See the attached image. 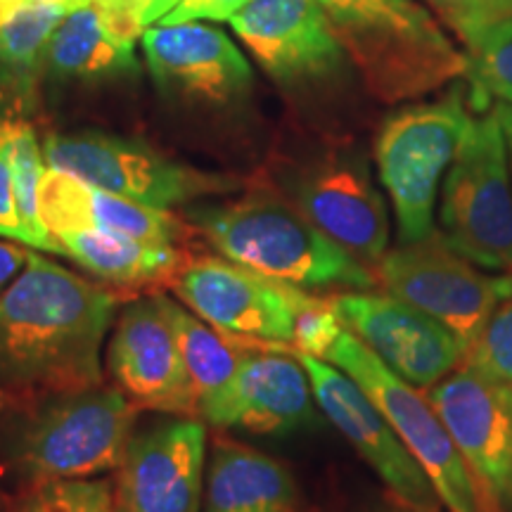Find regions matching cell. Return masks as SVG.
<instances>
[{
	"instance_id": "6da1fadb",
	"label": "cell",
	"mask_w": 512,
	"mask_h": 512,
	"mask_svg": "<svg viewBox=\"0 0 512 512\" xmlns=\"http://www.w3.org/2000/svg\"><path fill=\"white\" fill-rule=\"evenodd\" d=\"M117 313L110 290L31 252L0 294V387L55 396L102 384V347Z\"/></svg>"
},
{
	"instance_id": "7a4b0ae2",
	"label": "cell",
	"mask_w": 512,
	"mask_h": 512,
	"mask_svg": "<svg viewBox=\"0 0 512 512\" xmlns=\"http://www.w3.org/2000/svg\"><path fill=\"white\" fill-rule=\"evenodd\" d=\"M188 223L221 256L306 292H366L370 268L323 235L287 195L259 188L188 209Z\"/></svg>"
},
{
	"instance_id": "3957f363",
	"label": "cell",
	"mask_w": 512,
	"mask_h": 512,
	"mask_svg": "<svg viewBox=\"0 0 512 512\" xmlns=\"http://www.w3.org/2000/svg\"><path fill=\"white\" fill-rule=\"evenodd\" d=\"M377 100L406 102L465 76L467 60L420 0H318Z\"/></svg>"
},
{
	"instance_id": "277c9868",
	"label": "cell",
	"mask_w": 512,
	"mask_h": 512,
	"mask_svg": "<svg viewBox=\"0 0 512 512\" xmlns=\"http://www.w3.org/2000/svg\"><path fill=\"white\" fill-rule=\"evenodd\" d=\"M465 86L394 112L375 140V164L396 219L399 245L434 233L439 185L475 121Z\"/></svg>"
},
{
	"instance_id": "5b68a950",
	"label": "cell",
	"mask_w": 512,
	"mask_h": 512,
	"mask_svg": "<svg viewBox=\"0 0 512 512\" xmlns=\"http://www.w3.org/2000/svg\"><path fill=\"white\" fill-rule=\"evenodd\" d=\"M136 420L138 406L119 387L46 396L19 432L15 465L31 482L102 477L124 460Z\"/></svg>"
},
{
	"instance_id": "8992f818",
	"label": "cell",
	"mask_w": 512,
	"mask_h": 512,
	"mask_svg": "<svg viewBox=\"0 0 512 512\" xmlns=\"http://www.w3.org/2000/svg\"><path fill=\"white\" fill-rule=\"evenodd\" d=\"M441 235L484 271L512 273V164L496 112L472 121L441 185Z\"/></svg>"
},
{
	"instance_id": "52a82bcc",
	"label": "cell",
	"mask_w": 512,
	"mask_h": 512,
	"mask_svg": "<svg viewBox=\"0 0 512 512\" xmlns=\"http://www.w3.org/2000/svg\"><path fill=\"white\" fill-rule=\"evenodd\" d=\"M43 155L50 169L164 211L242 188V178L195 169L138 140L100 131L53 133L43 140Z\"/></svg>"
},
{
	"instance_id": "ba28073f",
	"label": "cell",
	"mask_w": 512,
	"mask_h": 512,
	"mask_svg": "<svg viewBox=\"0 0 512 512\" xmlns=\"http://www.w3.org/2000/svg\"><path fill=\"white\" fill-rule=\"evenodd\" d=\"M325 361L344 370L375 401L427 472L446 512H484L475 479L427 394L384 366L347 328L325 354Z\"/></svg>"
},
{
	"instance_id": "9c48e42d",
	"label": "cell",
	"mask_w": 512,
	"mask_h": 512,
	"mask_svg": "<svg viewBox=\"0 0 512 512\" xmlns=\"http://www.w3.org/2000/svg\"><path fill=\"white\" fill-rule=\"evenodd\" d=\"M377 285L425 311L470 351L498 306L512 297V275H491L448 245L441 230L389 249L375 266Z\"/></svg>"
},
{
	"instance_id": "30bf717a",
	"label": "cell",
	"mask_w": 512,
	"mask_h": 512,
	"mask_svg": "<svg viewBox=\"0 0 512 512\" xmlns=\"http://www.w3.org/2000/svg\"><path fill=\"white\" fill-rule=\"evenodd\" d=\"M171 290L216 330L256 347L283 349H292L299 313L316 297L226 256H202L181 266Z\"/></svg>"
},
{
	"instance_id": "8fae6325",
	"label": "cell",
	"mask_w": 512,
	"mask_h": 512,
	"mask_svg": "<svg viewBox=\"0 0 512 512\" xmlns=\"http://www.w3.org/2000/svg\"><path fill=\"white\" fill-rule=\"evenodd\" d=\"M425 394L475 479L484 512H512V384L465 366Z\"/></svg>"
},
{
	"instance_id": "7c38bea8",
	"label": "cell",
	"mask_w": 512,
	"mask_h": 512,
	"mask_svg": "<svg viewBox=\"0 0 512 512\" xmlns=\"http://www.w3.org/2000/svg\"><path fill=\"white\" fill-rule=\"evenodd\" d=\"M207 422L169 415L136 430L114 477V512H202Z\"/></svg>"
},
{
	"instance_id": "4fadbf2b",
	"label": "cell",
	"mask_w": 512,
	"mask_h": 512,
	"mask_svg": "<svg viewBox=\"0 0 512 512\" xmlns=\"http://www.w3.org/2000/svg\"><path fill=\"white\" fill-rule=\"evenodd\" d=\"M297 356L309 373L318 411L382 479L389 496L415 512H444L427 472L399 439L375 401L344 370L332 366L325 358Z\"/></svg>"
},
{
	"instance_id": "5bb4252c",
	"label": "cell",
	"mask_w": 512,
	"mask_h": 512,
	"mask_svg": "<svg viewBox=\"0 0 512 512\" xmlns=\"http://www.w3.org/2000/svg\"><path fill=\"white\" fill-rule=\"evenodd\" d=\"M330 299L344 328L413 387L430 389L465 366L467 347L451 330L392 294L339 292Z\"/></svg>"
},
{
	"instance_id": "9a60e30c",
	"label": "cell",
	"mask_w": 512,
	"mask_h": 512,
	"mask_svg": "<svg viewBox=\"0 0 512 512\" xmlns=\"http://www.w3.org/2000/svg\"><path fill=\"white\" fill-rule=\"evenodd\" d=\"M112 382L145 411L197 418V401L162 299L121 306L105 351Z\"/></svg>"
},
{
	"instance_id": "2e32d148",
	"label": "cell",
	"mask_w": 512,
	"mask_h": 512,
	"mask_svg": "<svg viewBox=\"0 0 512 512\" xmlns=\"http://www.w3.org/2000/svg\"><path fill=\"white\" fill-rule=\"evenodd\" d=\"M287 197L297 209L368 268L389 252V214L361 155L332 152L292 176Z\"/></svg>"
},
{
	"instance_id": "e0dca14e",
	"label": "cell",
	"mask_w": 512,
	"mask_h": 512,
	"mask_svg": "<svg viewBox=\"0 0 512 512\" xmlns=\"http://www.w3.org/2000/svg\"><path fill=\"white\" fill-rule=\"evenodd\" d=\"M228 24L280 83L325 79L337 74L347 57L318 0H249Z\"/></svg>"
},
{
	"instance_id": "ac0fdd59",
	"label": "cell",
	"mask_w": 512,
	"mask_h": 512,
	"mask_svg": "<svg viewBox=\"0 0 512 512\" xmlns=\"http://www.w3.org/2000/svg\"><path fill=\"white\" fill-rule=\"evenodd\" d=\"M159 91L197 105L223 107L245 98L252 67L230 38L200 22L157 24L140 38Z\"/></svg>"
},
{
	"instance_id": "d6986e66",
	"label": "cell",
	"mask_w": 512,
	"mask_h": 512,
	"mask_svg": "<svg viewBox=\"0 0 512 512\" xmlns=\"http://www.w3.org/2000/svg\"><path fill=\"white\" fill-rule=\"evenodd\" d=\"M316 411L302 358L283 347H249L226 399L204 422L221 430L292 434L311 427Z\"/></svg>"
},
{
	"instance_id": "ffe728a7",
	"label": "cell",
	"mask_w": 512,
	"mask_h": 512,
	"mask_svg": "<svg viewBox=\"0 0 512 512\" xmlns=\"http://www.w3.org/2000/svg\"><path fill=\"white\" fill-rule=\"evenodd\" d=\"M41 216L48 233L62 230H98L126 238L176 245L185 223L171 211L147 207L81 181L67 171L46 169L41 183Z\"/></svg>"
},
{
	"instance_id": "44dd1931",
	"label": "cell",
	"mask_w": 512,
	"mask_h": 512,
	"mask_svg": "<svg viewBox=\"0 0 512 512\" xmlns=\"http://www.w3.org/2000/svg\"><path fill=\"white\" fill-rule=\"evenodd\" d=\"M202 512H299V489L280 460L238 441H216Z\"/></svg>"
},
{
	"instance_id": "7402d4cb",
	"label": "cell",
	"mask_w": 512,
	"mask_h": 512,
	"mask_svg": "<svg viewBox=\"0 0 512 512\" xmlns=\"http://www.w3.org/2000/svg\"><path fill=\"white\" fill-rule=\"evenodd\" d=\"M67 10L60 5L22 0L0 22V112L27 117L36 107L38 83L46 74L50 38Z\"/></svg>"
},
{
	"instance_id": "603a6c76",
	"label": "cell",
	"mask_w": 512,
	"mask_h": 512,
	"mask_svg": "<svg viewBox=\"0 0 512 512\" xmlns=\"http://www.w3.org/2000/svg\"><path fill=\"white\" fill-rule=\"evenodd\" d=\"M62 254L95 278L112 285H152L171 280L181 271V249L162 242L98 233L62 230L55 235Z\"/></svg>"
},
{
	"instance_id": "cb8c5ba5",
	"label": "cell",
	"mask_w": 512,
	"mask_h": 512,
	"mask_svg": "<svg viewBox=\"0 0 512 512\" xmlns=\"http://www.w3.org/2000/svg\"><path fill=\"white\" fill-rule=\"evenodd\" d=\"M159 299H162L166 316L171 320L178 349H181L185 368H188L197 401V418L204 420L226 399L242 358H245L247 349L256 347V344L242 342V339L216 330L214 325H209L207 320H202L176 299L164 297V294H159Z\"/></svg>"
},
{
	"instance_id": "d4e9b609",
	"label": "cell",
	"mask_w": 512,
	"mask_h": 512,
	"mask_svg": "<svg viewBox=\"0 0 512 512\" xmlns=\"http://www.w3.org/2000/svg\"><path fill=\"white\" fill-rule=\"evenodd\" d=\"M136 69L133 50L117 46L102 29L95 5L79 8L57 24L50 38L46 74L60 81H102Z\"/></svg>"
},
{
	"instance_id": "484cf974",
	"label": "cell",
	"mask_w": 512,
	"mask_h": 512,
	"mask_svg": "<svg viewBox=\"0 0 512 512\" xmlns=\"http://www.w3.org/2000/svg\"><path fill=\"white\" fill-rule=\"evenodd\" d=\"M0 143L8 155L19 219H22L24 228V245L36 249V252L62 254L60 245L48 233L41 216V183L48 164L34 126L24 117H3L0 114Z\"/></svg>"
},
{
	"instance_id": "4316f807",
	"label": "cell",
	"mask_w": 512,
	"mask_h": 512,
	"mask_svg": "<svg viewBox=\"0 0 512 512\" xmlns=\"http://www.w3.org/2000/svg\"><path fill=\"white\" fill-rule=\"evenodd\" d=\"M463 50L472 110L477 114L494 110V100L512 105V19L482 29L465 43Z\"/></svg>"
},
{
	"instance_id": "83f0119b",
	"label": "cell",
	"mask_w": 512,
	"mask_h": 512,
	"mask_svg": "<svg viewBox=\"0 0 512 512\" xmlns=\"http://www.w3.org/2000/svg\"><path fill=\"white\" fill-rule=\"evenodd\" d=\"M15 512H114V489L98 477L31 482Z\"/></svg>"
},
{
	"instance_id": "f1b7e54d",
	"label": "cell",
	"mask_w": 512,
	"mask_h": 512,
	"mask_svg": "<svg viewBox=\"0 0 512 512\" xmlns=\"http://www.w3.org/2000/svg\"><path fill=\"white\" fill-rule=\"evenodd\" d=\"M465 366L496 382L512 384V297L498 306L479 332L475 344L467 351Z\"/></svg>"
},
{
	"instance_id": "f546056e",
	"label": "cell",
	"mask_w": 512,
	"mask_h": 512,
	"mask_svg": "<svg viewBox=\"0 0 512 512\" xmlns=\"http://www.w3.org/2000/svg\"><path fill=\"white\" fill-rule=\"evenodd\" d=\"M425 5L463 46L491 24L512 19V0H425Z\"/></svg>"
},
{
	"instance_id": "4dcf8cb0",
	"label": "cell",
	"mask_w": 512,
	"mask_h": 512,
	"mask_svg": "<svg viewBox=\"0 0 512 512\" xmlns=\"http://www.w3.org/2000/svg\"><path fill=\"white\" fill-rule=\"evenodd\" d=\"M342 332L344 323L332 306V299L313 297L311 304L299 313L297 325H294L292 351L294 354L325 358Z\"/></svg>"
},
{
	"instance_id": "1f68e13d",
	"label": "cell",
	"mask_w": 512,
	"mask_h": 512,
	"mask_svg": "<svg viewBox=\"0 0 512 512\" xmlns=\"http://www.w3.org/2000/svg\"><path fill=\"white\" fill-rule=\"evenodd\" d=\"M247 3L249 0H181L159 24H181L192 19H216V22L226 19L228 22Z\"/></svg>"
},
{
	"instance_id": "d6a6232c",
	"label": "cell",
	"mask_w": 512,
	"mask_h": 512,
	"mask_svg": "<svg viewBox=\"0 0 512 512\" xmlns=\"http://www.w3.org/2000/svg\"><path fill=\"white\" fill-rule=\"evenodd\" d=\"M0 238L17 240L24 245V228L22 219H19L15 185H12L10 164L8 155L3 150V143H0Z\"/></svg>"
},
{
	"instance_id": "836d02e7",
	"label": "cell",
	"mask_w": 512,
	"mask_h": 512,
	"mask_svg": "<svg viewBox=\"0 0 512 512\" xmlns=\"http://www.w3.org/2000/svg\"><path fill=\"white\" fill-rule=\"evenodd\" d=\"M31 247L17 240H0V294L15 283L17 275L29 264Z\"/></svg>"
},
{
	"instance_id": "e575fe53",
	"label": "cell",
	"mask_w": 512,
	"mask_h": 512,
	"mask_svg": "<svg viewBox=\"0 0 512 512\" xmlns=\"http://www.w3.org/2000/svg\"><path fill=\"white\" fill-rule=\"evenodd\" d=\"M494 112L498 121H501L505 140H508V150H510V164H512V105H505V102H496Z\"/></svg>"
},
{
	"instance_id": "d590c367",
	"label": "cell",
	"mask_w": 512,
	"mask_h": 512,
	"mask_svg": "<svg viewBox=\"0 0 512 512\" xmlns=\"http://www.w3.org/2000/svg\"><path fill=\"white\" fill-rule=\"evenodd\" d=\"M361 512H415L408 508V505H403L396 501V498H387V501H377L373 505H366Z\"/></svg>"
},
{
	"instance_id": "8d00e7d4",
	"label": "cell",
	"mask_w": 512,
	"mask_h": 512,
	"mask_svg": "<svg viewBox=\"0 0 512 512\" xmlns=\"http://www.w3.org/2000/svg\"><path fill=\"white\" fill-rule=\"evenodd\" d=\"M36 3H48V5H60L67 12H74L79 8H86V5H93V0H36Z\"/></svg>"
},
{
	"instance_id": "74e56055",
	"label": "cell",
	"mask_w": 512,
	"mask_h": 512,
	"mask_svg": "<svg viewBox=\"0 0 512 512\" xmlns=\"http://www.w3.org/2000/svg\"><path fill=\"white\" fill-rule=\"evenodd\" d=\"M8 403H10V392L0 387V415H3L5 408H8Z\"/></svg>"
},
{
	"instance_id": "f35d334b",
	"label": "cell",
	"mask_w": 512,
	"mask_h": 512,
	"mask_svg": "<svg viewBox=\"0 0 512 512\" xmlns=\"http://www.w3.org/2000/svg\"><path fill=\"white\" fill-rule=\"evenodd\" d=\"M178 3H181V0H174V5H178Z\"/></svg>"
}]
</instances>
